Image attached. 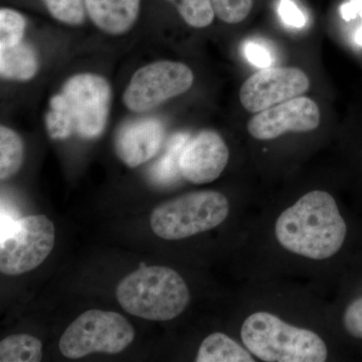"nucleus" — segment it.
I'll return each instance as SVG.
<instances>
[{
	"label": "nucleus",
	"mask_w": 362,
	"mask_h": 362,
	"mask_svg": "<svg viewBox=\"0 0 362 362\" xmlns=\"http://www.w3.org/2000/svg\"><path fill=\"white\" fill-rule=\"evenodd\" d=\"M275 233L288 251L305 258L326 259L341 249L347 226L334 197L313 190L280 214Z\"/></svg>",
	"instance_id": "f257e3e1"
},
{
	"label": "nucleus",
	"mask_w": 362,
	"mask_h": 362,
	"mask_svg": "<svg viewBox=\"0 0 362 362\" xmlns=\"http://www.w3.org/2000/svg\"><path fill=\"white\" fill-rule=\"evenodd\" d=\"M111 100V86L102 76H73L49 101L45 118L47 133L54 140H65L73 134L85 139L99 137L108 123Z\"/></svg>",
	"instance_id": "f03ea898"
},
{
	"label": "nucleus",
	"mask_w": 362,
	"mask_h": 362,
	"mask_svg": "<svg viewBox=\"0 0 362 362\" xmlns=\"http://www.w3.org/2000/svg\"><path fill=\"white\" fill-rule=\"evenodd\" d=\"M116 297L127 313L152 321L176 318L190 300L187 283L177 272L144 264L119 283Z\"/></svg>",
	"instance_id": "7ed1b4c3"
},
{
	"label": "nucleus",
	"mask_w": 362,
	"mask_h": 362,
	"mask_svg": "<svg viewBox=\"0 0 362 362\" xmlns=\"http://www.w3.org/2000/svg\"><path fill=\"white\" fill-rule=\"evenodd\" d=\"M240 337L255 356L267 362H324L327 347L313 331L296 327L268 312H256L243 323Z\"/></svg>",
	"instance_id": "20e7f679"
},
{
	"label": "nucleus",
	"mask_w": 362,
	"mask_h": 362,
	"mask_svg": "<svg viewBox=\"0 0 362 362\" xmlns=\"http://www.w3.org/2000/svg\"><path fill=\"white\" fill-rule=\"evenodd\" d=\"M228 213L230 204L220 192H190L157 206L150 216V226L161 239L182 240L221 225Z\"/></svg>",
	"instance_id": "39448f33"
},
{
	"label": "nucleus",
	"mask_w": 362,
	"mask_h": 362,
	"mask_svg": "<svg viewBox=\"0 0 362 362\" xmlns=\"http://www.w3.org/2000/svg\"><path fill=\"white\" fill-rule=\"evenodd\" d=\"M134 329L125 317L113 311L92 309L81 314L59 339L62 354L81 358L94 352L116 354L133 342Z\"/></svg>",
	"instance_id": "423d86ee"
},
{
	"label": "nucleus",
	"mask_w": 362,
	"mask_h": 362,
	"mask_svg": "<svg viewBox=\"0 0 362 362\" xmlns=\"http://www.w3.org/2000/svg\"><path fill=\"white\" fill-rule=\"evenodd\" d=\"M54 245V226L42 214L16 220L1 237L0 271L18 276L39 267L51 254Z\"/></svg>",
	"instance_id": "0eeeda50"
},
{
	"label": "nucleus",
	"mask_w": 362,
	"mask_h": 362,
	"mask_svg": "<svg viewBox=\"0 0 362 362\" xmlns=\"http://www.w3.org/2000/svg\"><path fill=\"white\" fill-rule=\"evenodd\" d=\"M189 66L178 62L158 61L136 71L123 95L130 111L143 113L171 98L185 94L194 84Z\"/></svg>",
	"instance_id": "6e6552de"
},
{
	"label": "nucleus",
	"mask_w": 362,
	"mask_h": 362,
	"mask_svg": "<svg viewBox=\"0 0 362 362\" xmlns=\"http://www.w3.org/2000/svg\"><path fill=\"white\" fill-rule=\"evenodd\" d=\"M310 88L303 71L287 66L262 69L247 78L240 90V101L247 111L259 113L302 96Z\"/></svg>",
	"instance_id": "1a4fd4ad"
},
{
	"label": "nucleus",
	"mask_w": 362,
	"mask_h": 362,
	"mask_svg": "<svg viewBox=\"0 0 362 362\" xmlns=\"http://www.w3.org/2000/svg\"><path fill=\"white\" fill-rule=\"evenodd\" d=\"M318 105L307 97L293 98L252 116L247 132L257 140H273L287 132H309L320 124Z\"/></svg>",
	"instance_id": "9d476101"
},
{
	"label": "nucleus",
	"mask_w": 362,
	"mask_h": 362,
	"mask_svg": "<svg viewBox=\"0 0 362 362\" xmlns=\"http://www.w3.org/2000/svg\"><path fill=\"white\" fill-rule=\"evenodd\" d=\"M230 151L225 140L213 130H202L188 140L180 156V173L194 185H206L220 177L228 165Z\"/></svg>",
	"instance_id": "9b49d317"
},
{
	"label": "nucleus",
	"mask_w": 362,
	"mask_h": 362,
	"mask_svg": "<svg viewBox=\"0 0 362 362\" xmlns=\"http://www.w3.org/2000/svg\"><path fill=\"white\" fill-rule=\"evenodd\" d=\"M164 127L156 118L126 123L116 136V153L128 168H134L153 158L161 148Z\"/></svg>",
	"instance_id": "f8f14e48"
},
{
	"label": "nucleus",
	"mask_w": 362,
	"mask_h": 362,
	"mask_svg": "<svg viewBox=\"0 0 362 362\" xmlns=\"http://www.w3.org/2000/svg\"><path fill=\"white\" fill-rule=\"evenodd\" d=\"M141 0H85L90 21L102 32L121 35L132 28Z\"/></svg>",
	"instance_id": "ddd939ff"
},
{
	"label": "nucleus",
	"mask_w": 362,
	"mask_h": 362,
	"mask_svg": "<svg viewBox=\"0 0 362 362\" xmlns=\"http://www.w3.org/2000/svg\"><path fill=\"white\" fill-rule=\"evenodd\" d=\"M37 52L25 42L0 49V75L14 81H30L37 75Z\"/></svg>",
	"instance_id": "4468645a"
},
{
	"label": "nucleus",
	"mask_w": 362,
	"mask_h": 362,
	"mask_svg": "<svg viewBox=\"0 0 362 362\" xmlns=\"http://www.w3.org/2000/svg\"><path fill=\"white\" fill-rule=\"evenodd\" d=\"M197 362H254L249 350L223 333H213L202 341Z\"/></svg>",
	"instance_id": "2eb2a0df"
},
{
	"label": "nucleus",
	"mask_w": 362,
	"mask_h": 362,
	"mask_svg": "<svg viewBox=\"0 0 362 362\" xmlns=\"http://www.w3.org/2000/svg\"><path fill=\"white\" fill-rule=\"evenodd\" d=\"M42 358V343L30 334H13L0 342V361L39 362Z\"/></svg>",
	"instance_id": "dca6fc26"
},
{
	"label": "nucleus",
	"mask_w": 362,
	"mask_h": 362,
	"mask_svg": "<svg viewBox=\"0 0 362 362\" xmlns=\"http://www.w3.org/2000/svg\"><path fill=\"white\" fill-rule=\"evenodd\" d=\"M188 141L187 136L177 134L171 138L165 153L157 160L150 170V177L159 185L173 182L180 173V156L183 147Z\"/></svg>",
	"instance_id": "f3484780"
},
{
	"label": "nucleus",
	"mask_w": 362,
	"mask_h": 362,
	"mask_svg": "<svg viewBox=\"0 0 362 362\" xmlns=\"http://www.w3.org/2000/svg\"><path fill=\"white\" fill-rule=\"evenodd\" d=\"M23 161V143L21 136L2 125L0 127V180L16 175Z\"/></svg>",
	"instance_id": "a211bd4d"
},
{
	"label": "nucleus",
	"mask_w": 362,
	"mask_h": 362,
	"mask_svg": "<svg viewBox=\"0 0 362 362\" xmlns=\"http://www.w3.org/2000/svg\"><path fill=\"white\" fill-rule=\"evenodd\" d=\"M176 7L181 18L188 25L204 28L214 21V13L211 0H168Z\"/></svg>",
	"instance_id": "6ab92c4d"
},
{
	"label": "nucleus",
	"mask_w": 362,
	"mask_h": 362,
	"mask_svg": "<svg viewBox=\"0 0 362 362\" xmlns=\"http://www.w3.org/2000/svg\"><path fill=\"white\" fill-rule=\"evenodd\" d=\"M26 20L23 14L11 8L0 9V49L23 42Z\"/></svg>",
	"instance_id": "aec40b11"
},
{
	"label": "nucleus",
	"mask_w": 362,
	"mask_h": 362,
	"mask_svg": "<svg viewBox=\"0 0 362 362\" xmlns=\"http://www.w3.org/2000/svg\"><path fill=\"white\" fill-rule=\"evenodd\" d=\"M52 18L69 25H80L85 21V0H42Z\"/></svg>",
	"instance_id": "412c9836"
},
{
	"label": "nucleus",
	"mask_w": 362,
	"mask_h": 362,
	"mask_svg": "<svg viewBox=\"0 0 362 362\" xmlns=\"http://www.w3.org/2000/svg\"><path fill=\"white\" fill-rule=\"evenodd\" d=\"M216 16L223 23L237 25L251 13L254 0H211Z\"/></svg>",
	"instance_id": "4be33fe9"
},
{
	"label": "nucleus",
	"mask_w": 362,
	"mask_h": 362,
	"mask_svg": "<svg viewBox=\"0 0 362 362\" xmlns=\"http://www.w3.org/2000/svg\"><path fill=\"white\" fill-rule=\"evenodd\" d=\"M343 325L352 337L362 339V296L347 306L343 315Z\"/></svg>",
	"instance_id": "5701e85b"
},
{
	"label": "nucleus",
	"mask_w": 362,
	"mask_h": 362,
	"mask_svg": "<svg viewBox=\"0 0 362 362\" xmlns=\"http://www.w3.org/2000/svg\"><path fill=\"white\" fill-rule=\"evenodd\" d=\"M244 51L247 61L258 68H269L274 63L273 54L263 42H247Z\"/></svg>",
	"instance_id": "b1692460"
},
{
	"label": "nucleus",
	"mask_w": 362,
	"mask_h": 362,
	"mask_svg": "<svg viewBox=\"0 0 362 362\" xmlns=\"http://www.w3.org/2000/svg\"><path fill=\"white\" fill-rule=\"evenodd\" d=\"M278 13L286 25L293 28H303L306 23L303 13L292 0H281L278 6Z\"/></svg>",
	"instance_id": "393cba45"
},
{
	"label": "nucleus",
	"mask_w": 362,
	"mask_h": 362,
	"mask_svg": "<svg viewBox=\"0 0 362 362\" xmlns=\"http://www.w3.org/2000/svg\"><path fill=\"white\" fill-rule=\"evenodd\" d=\"M362 8V0H350L341 6L342 18L345 21H350L356 18Z\"/></svg>",
	"instance_id": "a878e982"
},
{
	"label": "nucleus",
	"mask_w": 362,
	"mask_h": 362,
	"mask_svg": "<svg viewBox=\"0 0 362 362\" xmlns=\"http://www.w3.org/2000/svg\"><path fill=\"white\" fill-rule=\"evenodd\" d=\"M356 42H357V44L362 45V25L361 28H359L358 30H357L356 35Z\"/></svg>",
	"instance_id": "bb28decb"
}]
</instances>
